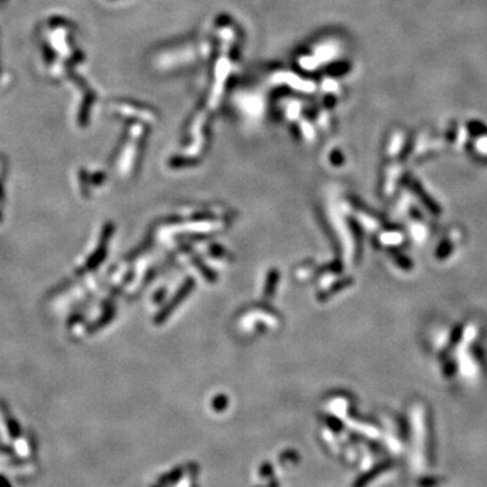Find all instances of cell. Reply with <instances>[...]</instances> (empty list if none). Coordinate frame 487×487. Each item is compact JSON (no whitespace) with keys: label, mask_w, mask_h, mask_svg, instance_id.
Wrapping results in <instances>:
<instances>
[]
</instances>
